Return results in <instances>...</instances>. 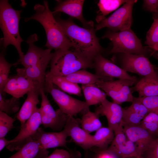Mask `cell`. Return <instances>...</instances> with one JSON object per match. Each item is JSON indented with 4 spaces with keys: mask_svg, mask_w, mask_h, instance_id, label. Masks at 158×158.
<instances>
[{
    "mask_svg": "<svg viewBox=\"0 0 158 158\" xmlns=\"http://www.w3.org/2000/svg\"><path fill=\"white\" fill-rule=\"evenodd\" d=\"M71 42L74 50L92 61L102 49L95 35V29L81 27L71 19L56 20Z\"/></svg>",
    "mask_w": 158,
    "mask_h": 158,
    "instance_id": "6da1fadb",
    "label": "cell"
},
{
    "mask_svg": "<svg viewBox=\"0 0 158 158\" xmlns=\"http://www.w3.org/2000/svg\"><path fill=\"white\" fill-rule=\"evenodd\" d=\"M35 13L25 19V22L35 20L40 23L44 28L47 40L45 46L56 50H68L72 47L70 40L65 35L56 20L53 12L49 9L48 1H43V5L35 4L34 7Z\"/></svg>",
    "mask_w": 158,
    "mask_h": 158,
    "instance_id": "7a4b0ae2",
    "label": "cell"
},
{
    "mask_svg": "<svg viewBox=\"0 0 158 158\" xmlns=\"http://www.w3.org/2000/svg\"><path fill=\"white\" fill-rule=\"evenodd\" d=\"M22 11L13 8L7 0L0 1V27L2 32L3 46L6 48L12 45L16 49L19 59L24 55L21 47L23 40L19 29L20 14Z\"/></svg>",
    "mask_w": 158,
    "mask_h": 158,
    "instance_id": "3957f363",
    "label": "cell"
},
{
    "mask_svg": "<svg viewBox=\"0 0 158 158\" xmlns=\"http://www.w3.org/2000/svg\"><path fill=\"white\" fill-rule=\"evenodd\" d=\"M50 69L47 73L63 77L79 70L93 68V62L75 50H58L52 53Z\"/></svg>",
    "mask_w": 158,
    "mask_h": 158,
    "instance_id": "277c9868",
    "label": "cell"
},
{
    "mask_svg": "<svg viewBox=\"0 0 158 158\" xmlns=\"http://www.w3.org/2000/svg\"><path fill=\"white\" fill-rule=\"evenodd\" d=\"M102 38H107L112 42L113 47L110 51L111 54H130L147 57L150 51L142 46L140 40L130 28L118 32H108Z\"/></svg>",
    "mask_w": 158,
    "mask_h": 158,
    "instance_id": "5b68a950",
    "label": "cell"
},
{
    "mask_svg": "<svg viewBox=\"0 0 158 158\" xmlns=\"http://www.w3.org/2000/svg\"><path fill=\"white\" fill-rule=\"evenodd\" d=\"M45 86L46 90L51 95L59 109L68 116L74 117L89 110V107L85 102L74 98L56 88L51 83L45 80Z\"/></svg>",
    "mask_w": 158,
    "mask_h": 158,
    "instance_id": "8992f818",
    "label": "cell"
},
{
    "mask_svg": "<svg viewBox=\"0 0 158 158\" xmlns=\"http://www.w3.org/2000/svg\"><path fill=\"white\" fill-rule=\"evenodd\" d=\"M136 83L131 80L118 79L115 80H100L95 84L118 104L126 102H132L133 97L130 87Z\"/></svg>",
    "mask_w": 158,
    "mask_h": 158,
    "instance_id": "52a82bcc",
    "label": "cell"
},
{
    "mask_svg": "<svg viewBox=\"0 0 158 158\" xmlns=\"http://www.w3.org/2000/svg\"><path fill=\"white\" fill-rule=\"evenodd\" d=\"M137 1L127 0L121 7L97 25L95 30L107 28L113 32H116L130 28L132 21L133 8Z\"/></svg>",
    "mask_w": 158,
    "mask_h": 158,
    "instance_id": "ba28073f",
    "label": "cell"
},
{
    "mask_svg": "<svg viewBox=\"0 0 158 158\" xmlns=\"http://www.w3.org/2000/svg\"><path fill=\"white\" fill-rule=\"evenodd\" d=\"M42 100L40 108L42 124L45 128H49L59 132L62 130L66 124L68 116L59 109L54 110L51 105L43 89L40 94Z\"/></svg>",
    "mask_w": 158,
    "mask_h": 158,
    "instance_id": "9c48e42d",
    "label": "cell"
},
{
    "mask_svg": "<svg viewBox=\"0 0 158 158\" xmlns=\"http://www.w3.org/2000/svg\"><path fill=\"white\" fill-rule=\"evenodd\" d=\"M121 67L126 72L137 74L143 77L158 78V74L148 58L143 56L122 53Z\"/></svg>",
    "mask_w": 158,
    "mask_h": 158,
    "instance_id": "30bf717a",
    "label": "cell"
},
{
    "mask_svg": "<svg viewBox=\"0 0 158 158\" xmlns=\"http://www.w3.org/2000/svg\"><path fill=\"white\" fill-rule=\"evenodd\" d=\"M38 40V36L36 34L29 37L26 41L29 45L28 50L22 58L15 63V65L20 64L24 68H27L50 62L52 55V50L48 48L43 49L36 46L34 43Z\"/></svg>",
    "mask_w": 158,
    "mask_h": 158,
    "instance_id": "8fae6325",
    "label": "cell"
},
{
    "mask_svg": "<svg viewBox=\"0 0 158 158\" xmlns=\"http://www.w3.org/2000/svg\"><path fill=\"white\" fill-rule=\"evenodd\" d=\"M42 124L40 108L37 107L28 119L21 125L17 135L12 139L13 142L6 146L9 151L18 150L26 142L28 139L37 131Z\"/></svg>",
    "mask_w": 158,
    "mask_h": 158,
    "instance_id": "7c38bea8",
    "label": "cell"
},
{
    "mask_svg": "<svg viewBox=\"0 0 158 158\" xmlns=\"http://www.w3.org/2000/svg\"><path fill=\"white\" fill-rule=\"evenodd\" d=\"M93 67L97 75L113 78L132 80L136 83L137 78L129 75L121 67L102 56L101 54L97 55L93 61Z\"/></svg>",
    "mask_w": 158,
    "mask_h": 158,
    "instance_id": "4fadbf2b",
    "label": "cell"
},
{
    "mask_svg": "<svg viewBox=\"0 0 158 158\" xmlns=\"http://www.w3.org/2000/svg\"><path fill=\"white\" fill-rule=\"evenodd\" d=\"M80 121V119L68 116L63 129L74 142L86 151L94 147L92 135L81 128Z\"/></svg>",
    "mask_w": 158,
    "mask_h": 158,
    "instance_id": "5bb4252c",
    "label": "cell"
},
{
    "mask_svg": "<svg viewBox=\"0 0 158 158\" xmlns=\"http://www.w3.org/2000/svg\"><path fill=\"white\" fill-rule=\"evenodd\" d=\"M123 127L114 132V138L108 149L120 158L136 157L141 158L135 144L127 137Z\"/></svg>",
    "mask_w": 158,
    "mask_h": 158,
    "instance_id": "9a60e30c",
    "label": "cell"
},
{
    "mask_svg": "<svg viewBox=\"0 0 158 158\" xmlns=\"http://www.w3.org/2000/svg\"><path fill=\"white\" fill-rule=\"evenodd\" d=\"M95 109V112L99 116L106 117L108 127L114 132L123 127L122 121L123 109L119 104L111 102L106 98L102 101Z\"/></svg>",
    "mask_w": 158,
    "mask_h": 158,
    "instance_id": "2e32d148",
    "label": "cell"
},
{
    "mask_svg": "<svg viewBox=\"0 0 158 158\" xmlns=\"http://www.w3.org/2000/svg\"><path fill=\"white\" fill-rule=\"evenodd\" d=\"M68 137L64 129L58 132H47L40 127L31 137L39 143L42 148L47 150L59 147L68 149L66 139Z\"/></svg>",
    "mask_w": 158,
    "mask_h": 158,
    "instance_id": "e0dca14e",
    "label": "cell"
},
{
    "mask_svg": "<svg viewBox=\"0 0 158 158\" xmlns=\"http://www.w3.org/2000/svg\"><path fill=\"white\" fill-rule=\"evenodd\" d=\"M123 130L127 138L135 144L142 158L154 139L153 136L140 125L124 126Z\"/></svg>",
    "mask_w": 158,
    "mask_h": 158,
    "instance_id": "ac0fdd59",
    "label": "cell"
},
{
    "mask_svg": "<svg viewBox=\"0 0 158 158\" xmlns=\"http://www.w3.org/2000/svg\"><path fill=\"white\" fill-rule=\"evenodd\" d=\"M83 0H67L59 1L54 8L53 13L59 12L65 13L80 21L84 27L94 28V23L91 21H87L83 14V8L84 2Z\"/></svg>",
    "mask_w": 158,
    "mask_h": 158,
    "instance_id": "d6986e66",
    "label": "cell"
},
{
    "mask_svg": "<svg viewBox=\"0 0 158 158\" xmlns=\"http://www.w3.org/2000/svg\"><path fill=\"white\" fill-rule=\"evenodd\" d=\"M36 88L43 89L32 80L17 74L9 78L4 92L19 99L31 90Z\"/></svg>",
    "mask_w": 158,
    "mask_h": 158,
    "instance_id": "ffe728a7",
    "label": "cell"
},
{
    "mask_svg": "<svg viewBox=\"0 0 158 158\" xmlns=\"http://www.w3.org/2000/svg\"><path fill=\"white\" fill-rule=\"evenodd\" d=\"M41 90L35 88L27 93L26 99L16 116L21 125L23 124L28 119L37 107V106L40 102L38 96L40 94Z\"/></svg>",
    "mask_w": 158,
    "mask_h": 158,
    "instance_id": "44dd1931",
    "label": "cell"
},
{
    "mask_svg": "<svg viewBox=\"0 0 158 158\" xmlns=\"http://www.w3.org/2000/svg\"><path fill=\"white\" fill-rule=\"evenodd\" d=\"M49 63H45L27 68L16 69L17 75L34 82L41 88L44 89L45 71Z\"/></svg>",
    "mask_w": 158,
    "mask_h": 158,
    "instance_id": "7402d4cb",
    "label": "cell"
},
{
    "mask_svg": "<svg viewBox=\"0 0 158 158\" xmlns=\"http://www.w3.org/2000/svg\"><path fill=\"white\" fill-rule=\"evenodd\" d=\"M63 77L68 81L82 85L95 84L100 80L106 81L113 80L112 78L99 76L91 73L85 69L80 70Z\"/></svg>",
    "mask_w": 158,
    "mask_h": 158,
    "instance_id": "603a6c76",
    "label": "cell"
},
{
    "mask_svg": "<svg viewBox=\"0 0 158 158\" xmlns=\"http://www.w3.org/2000/svg\"><path fill=\"white\" fill-rule=\"evenodd\" d=\"M131 89L138 92L139 97L158 96V78L142 77Z\"/></svg>",
    "mask_w": 158,
    "mask_h": 158,
    "instance_id": "cb8c5ba5",
    "label": "cell"
},
{
    "mask_svg": "<svg viewBox=\"0 0 158 158\" xmlns=\"http://www.w3.org/2000/svg\"><path fill=\"white\" fill-rule=\"evenodd\" d=\"M45 80L49 81L59 87L63 91L70 94L80 96L82 89L78 84L66 79L63 77L51 75L46 74Z\"/></svg>",
    "mask_w": 158,
    "mask_h": 158,
    "instance_id": "d4e9b609",
    "label": "cell"
},
{
    "mask_svg": "<svg viewBox=\"0 0 158 158\" xmlns=\"http://www.w3.org/2000/svg\"><path fill=\"white\" fill-rule=\"evenodd\" d=\"M44 149L30 137L17 152L8 158H35Z\"/></svg>",
    "mask_w": 158,
    "mask_h": 158,
    "instance_id": "484cf974",
    "label": "cell"
},
{
    "mask_svg": "<svg viewBox=\"0 0 158 158\" xmlns=\"http://www.w3.org/2000/svg\"><path fill=\"white\" fill-rule=\"evenodd\" d=\"M114 137V133L113 130L108 127H102L92 135L93 146L101 149H107Z\"/></svg>",
    "mask_w": 158,
    "mask_h": 158,
    "instance_id": "4316f807",
    "label": "cell"
},
{
    "mask_svg": "<svg viewBox=\"0 0 158 158\" xmlns=\"http://www.w3.org/2000/svg\"><path fill=\"white\" fill-rule=\"evenodd\" d=\"M99 116L95 112L88 110L83 114L80 119L81 128L89 134L96 131L102 127Z\"/></svg>",
    "mask_w": 158,
    "mask_h": 158,
    "instance_id": "83f0119b",
    "label": "cell"
},
{
    "mask_svg": "<svg viewBox=\"0 0 158 158\" xmlns=\"http://www.w3.org/2000/svg\"><path fill=\"white\" fill-rule=\"evenodd\" d=\"M127 0H101L97 5L101 15L97 16L96 20L99 23L104 19V17L109 13L115 10L123 4L125 3Z\"/></svg>",
    "mask_w": 158,
    "mask_h": 158,
    "instance_id": "f1b7e54d",
    "label": "cell"
},
{
    "mask_svg": "<svg viewBox=\"0 0 158 158\" xmlns=\"http://www.w3.org/2000/svg\"><path fill=\"white\" fill-rule=\"evenodd\" d=\"M140 126L153 137L158 136V112H149L143 118Z\"/></svg>",
    "mask_w": 158,
    "mask_h": 158,
    "instance_id": "f546056e",
    "label": "cell"
},
{
    "mask_svg": "<svg viewBox=\"0 0 158 158\" xmlns=\"http://www.w3.org/2000/svg\"><path fill=\"white\" fill-rule=\"evenodd\" d=\"M15 66V63L8 62L5 59L4 55L1 53L0 55V93L2 95L5 86L9 78V74L11 67Z\"/></svg>",
    "mask_w": 158,
    "mask_h": 158,
    "instance_id": "4dcf8cb0",
    "label": "cell"
},
{
    "mask_svg": "<svg viewBox=\"0 0 158 158\" xmlns=\"http://www.w3.org/2000/svg\"><path fill=\"white\" fill-rule=\"evenodd\" d=\"M19 99L12 97L5 99L0 93V111L9 114L15 113L19 109Z\"/></svg>",
    "mask_w": 158,
    "mask_h": 158,
    "instance_id": "1f68e13d",
    "label": "cell"
},
{
    "mask_svg": "<svg viewBox=\"0 0 158 158\" xmlns=\"http://www.w3.org/2000/svg\"><path fill=\"white\" fill-rule=\"evenodd\" d=\"M144 118L128 107L123 109L122 121L123 126L140 125Z\"/></svg>",
    "mask_w": 158,
    "mask_h": 158,
    "instance_id": "d6a6232c",
    "label": "cell"
},
{
    "mask_svg": "<svg viewBox=\"0 0 158 158\" xmlns=\"http://www.w3.org/2000/svg\"><path fill=\"white\" fill-rule=\"evenodd\" d=\"M85 151V158H120L108 148L103 149L93 147Z\"/></svg>",
    "mask_w": 158,
    "mask_h": 158,
    "instance_id": "836d02e7",
    "label": "cell"
},
{
    "mask_svg": "<svg viewBox=\"0 0 158 158\" xmlns=\"http://www.w3.org/2000/svg\"><path fill=\"white\" fill-rule=\"evenodd\" d=\"M14 119L6 113L0 111V138L5 137L14 128Z\"/></svg>",
    "mask_w": 158,
    "mask_h": 158,
    "instance_id": "e575fe53",
    "label": "cell"
},
{
    "mask_svg": "<svg viewBox=\"0 0 158 158\" xmlns=\"http://www.w3.org/2000/svg\"><path fill=\"white\" fill-rule=\"evenodd\" d=\"M158 43V18H154V22L147 32L145 44L152 49Z\"/></svg>",
    "mask_w": 158,
    "mask_h": 158,
    "instance_id": "d590c367",
    "label": "cell"
},
{
    "mask_svg": "<svg viewBox=\"0 0 158 158\" xmlns=\"http://www.w3.org/2000/svg\"><path fill=\"white\" fill-rule=\"evenodd\" d=\"M44 158H81V154L78 151L56 148Z\"/></svg>",
    "mask_w": 158,
    "mask_h": 158,
    "instance_id": "8d00e7d4",
    "label": "cell"
},
{
    "mask_svg": "<svg viewBox=\"0 0 158 158\" xmlns=\"http://www.w3.org/2000/svg\"><path fill=\"white\" fill-rule=\"evenodd\" d=\"M149 112H158V96L136 97Z\"/></svg>",
    "mask_w": 158,
    "mask_h": 158,
    "instance_id": "74e56055",
    "label": "cell"
},
{
    "mask_svg": "<svg viewBox=\"0 0 158 158\" xmlns=\"http://www.w3.org/2000/svg\"><path fill=\"white\" fill-rule=\"evenodd\" d=\"M142 158H158V138H154Z\"/></svg>",
    "mask_w": 158,
    "mask_h": 158,
    "instance_id": "f35d334b",
    "label": "cell"
},
{
    "mask_svg": "<svg viewBox=\"0 0 158 158\" xmlns=\"http://www.w3.org/2000/svg\"><path fill=\"white\" fill-rule=\"evenodd\" d=\"M81 89L84 94L85 102L90 106L97 104L88 85H82Z\"/></svg>",
    "mask_w": 158,
    "mask_h": 158,
    "instance_id": "ab89813d",
    "label": "cell"
},
{
    "mask_svg": "<svg viewBox=\"0 0 158 158\" xmlns=\"http://www.w3.org/2000/svg\"><path fill=\"white\" fill-rule=\"evenodd\" d=\"M144 6L149 11L158 13V0H143Z\"/></svg>",
    "mask_w": 158,
    "mask_h": 158,
    "instance_id": "60d3db41",
    "label": "cell"
},
{
    "mask_svg": "<svg viewBox=\"0 0 158 158\" xmlns=\"http://www.w3.org/2000/svg\"><path fill=\"white\" fill-rule=\"evenodd\" d=\"M13 142L12 140H8L5 137L0 138V151L1 152L3 149L10 143Z\"/></svg>",
    "mask_w": 158,
    "mask_h": 158,
    "instance_id": "b9f144b4",
    "label": "cell"
},
{
    "mask_svg": "<svg viewBox=\"0 0 158 158\" xmlns=\"http://www.w3.org/2000/svg\"><path fill=\"white\" fill-rule=\"evenodd\" d=\"M49 153L47 150H43L35 158H44L48 156Z\"/></svg>",
    "mask_w": 158,
    "mask_h": 158,
    "instance_id": "7bdbcfd3",
    "label": "cell"
},
{
    "mask_svg": "<svg viewBox=\"0 0 158 158\" xmlns=\"http://www.w3.org/2000/svg\"><path fill=\"white\" fill-rule=\"evenodd\" d=\"M154 51H158V43L156 44L152 49Z\"/></svg>",
    "mask_w": 158,
    "mask_h": 158,
    "instance_id": "ee69618b",
    "label": "cell"
},
{
    "mask_svg": "<svg viewBox=\"0 0 158 158\" xmlns=\"http://www.w3.org/2000/svg\"><path fill=\"white\" fill-rule=\"evenodd\" d=\"M138 158L136 157H127V158Z\"/></svg>",
    "mask_w": 158,
    "mask_h": 158,
    "instance_id": "f6af8a7d",
    "label": "cell"
}]
</instances>
